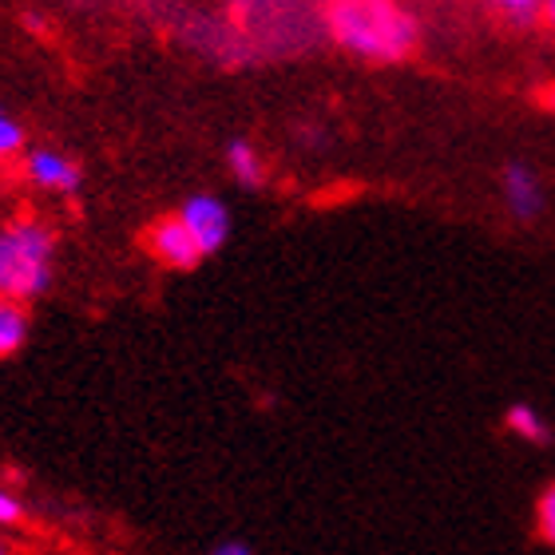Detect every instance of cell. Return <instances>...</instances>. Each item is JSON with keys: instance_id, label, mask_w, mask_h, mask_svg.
<instances>
[{"instance_id": "7c38bea8", "label": "cell", "mask_w": 555, "mask_h": 555, "mask_svg": "<svg viewBox=\"0 0 555 555\" xmlns=\"http://www.w3.org/2000/svg\"><path fill=\"white\" fill-rule=\"evenodd\" d=\"M512 21H532L535 12H544V0H496Z\"/></svg>"}, {"instance_id": "6da1fadb", "label": "cell", "mask_w": 555, "mask_h": 555, "mask_svg": "<svg viewBox=\"0 0 555 555\" xmlns=\"http://www.w3.org/2000/svg\"><path fill=\"white\" fill-rule=\"evenodd\" d=\"M330 33L346 52L377 64H397L421 40V28L397 0H330Z\"/></svg>"}, {"instance_id": "277c9868", "label": "cell", "mask_w": 555, "mask_h": 555, "mask_svg": "<svg viewBox=\"0 0 555 555\" xmlns=\"http://www.w3.org/2000/svg\"><path fill=\"white\" fill-rule=\"evenodd\" d=\"M179 219L191 227L195 243L203 246V255L222 250L227 238H231V210L222 207L215 195H191L183 207H179Z\"/></svg>"}, {"instance_id": "7a4b0ae2", "label": "cell", "mask_w": 555, "mask_h": 555, "mask_svg": "<svg viewBox=\"0 0 555 555\" xmlns=\"http://www.w3.org/2000/svg\"><path fill=\"white\" fill-rule=\"evenodd\" d=\"M56 238L44 222L21 219L0 231V298L36 301L52 286Z\"/></svg>"}, {"instance_id": "5b68a950", "label": "cell", "mask_w": 555, "mask_h": 555, "mask_svg": "<svg viewBox=\"0 0 555 555\" xmlns=\"http://www.w3.org/2000/svg\"><path fill=\"white\" fill-rule=\"evenodd\" d=\"M500 191H504V203H508V210L520 222L540 219V210H544V183H540V175L528 163H508L504 175H500Z\"/></svg>"}, {"instance_id": "ba28073f", "label": "cell", "mask_w": 555, "mask_h": 555, "mask_svg": "<svg viewBox=\"0 0 555 555\" xmlns=\"http://www.w3.org/2000/svg\"><path fill=\"white\" fill-rule=\"evenodd\" d=\"M227 167L243 186H262V179H267V163L255 151V143H246V139H234L227 147Z\"/></svg>"}, {"instance_id": "3957f363", "label": "cell", "mask_w": 555, "mask_h": 555, "mask_svg": "<svg viewBox=\"0 0 555 555\" xmlns=\"http://www.w3.org/2000/svg\"><path fill=\"white\" fill-rule=\"evenodd\" d=\"M147 250L159 258L163 267H175V270H195L198 258H203V246L195 243L191 227L179 215L147 227Z\"/></svg>"}, {"instance_id": "8992f818", "label": "cell", "mask_w": 555, "mask_h": 555, "mask_svg": "<svg viewBox=\"0 0 555 555\" xmlns=\"http://www.w3.org/2000/svg\"><path fill=\"white\" fill-rule=\"evenodd\" d=\"M24 171L33 179L40 191H52V195H72V191H80V167L68 159V155H60V151H33L28 159H24Z\"/></svg>"}, {"instance_id": "4fadbf2b", "label": "cell", "mask_w": 555, "mask_h": 555, "mask_svg": "<svg viewBox=\"0 0 555 555\" xmlns=\"http://www.w3.org/2000/svg\"><path fill=\"white\" fill-rule=\"evenodd\" d=\"M21 516H24L21 500L0 488V524H21Z\"/></svg>"}, {"instance_id": "5bb4252c", "label": "cell", "mask_w": 555, "mask_h": 555, "mask_svg": "<svg viewBox=\"0 0 555 555\" xmlns=\"http://www.w3.org/2000/svg\"><path fill=\"white\" fill-rule=\"evenodd\" d=\"M215 555H250V547H246V544H238V540H234V544H222V547H215Z\"/></svg>"}, {"instance_id": "8fae6325", "label": "cell", "mask_w": 555, "mask_h": 555, "mask_svg": "<svg viewBox=\"0 0 555 555\" xmlns=\"http://www.w3.org/2000/svg\"><path fill=\"white\" fill-rule=\"evenodd\" d=\"M21 143H24V128L9 116V112H4V107H0V159L16 155Z\"/></svg>"}, {"instance_id": "2e32d148", "label": "cell", "mask_w": 555, "mask_h": 555, "mask_svg": "<svg viewBox=\"0 0 555 555\" xmlns=\"http://www.w3.org/2000/svg\"><path fill=\"white\" fill-rule=\"evenodd\" d=\"M0 552H4V547H0Z\"/></svg>"}, {"instance_id": "30bf717a", "label": "cell", "mask_w": 555, "mask_h": 555, "mask_svg": "<svg viewBox=\"0 0 555 555\" xmlns=\"http://www.w3.org/2000/svg\"><path fill=\"white\" fill-rule=\"evenodd\" d=\"M535 528H540V540L555 547V485H547L540 504H535Z\"/></svg>"}, {"instance_id": "9a60e30c", "label": "cell", "mask_w": 555, "mask_h": 555, "mask_svg": "<svg viewBox=\"0 0 555 555\" xmlns=\"http://www.w3.org/2000/svg\"><path fill=\"white\" fill-rule=\"evenodd\" d=\"M544 16H547V24L555 28V0H544Z\"/></svg>"}, {"instance_id": "9c48e42d", "label": "cell", "mask_w": 555, "mask_h": 555, "mask_svg": "<svg viewBox=\"0 0 555 555\" xmlns=\"http://www.w3.org/2000/svg\"><path fill=\"white\" fill-rule=\"evenodd\" d=\"M24 337H28V318L16 301L0 298V358H9L16 349L24 346Z\"/></svg>"}, {"instance_id": "52a82bcc", "label": "cell", "mask_w": 555, "mask_h": 555, "mask_svg": "<svg viewBox=\"0 0 555 555\" xmlns=\"http://www.w3.org/2000/svg\"><path fill=\"white\" fill-rule=\"evenodd\" d=\"M504 428H508L516 440H524V444H535V449L552 444V425H547V416L535 405H524V401L508 405V413H504Z\"/></svg>"}]
</instances>
